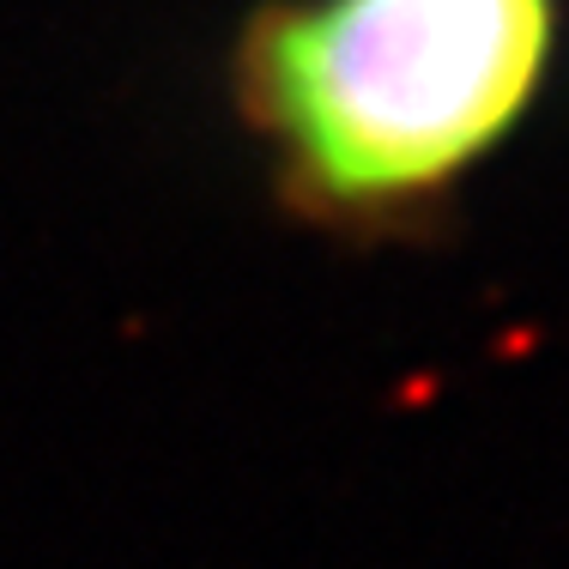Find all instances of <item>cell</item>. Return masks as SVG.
Here are the masks:
<instances>
[{"label": "cell", "mask_w": 569, "mask_h": 569, "mask_svg": "<svg viewBox=\"0 0 569 569\" xmlns=\"http://www.w3.org/2000/svg\"><path fill=\"white\" fill-rule=\"evenodd\" d=\"M563 7L267 0L237 43V103L309 219L412 224L533 116Z\"/></svg>", "instance_id": "1"}]
</instances>
